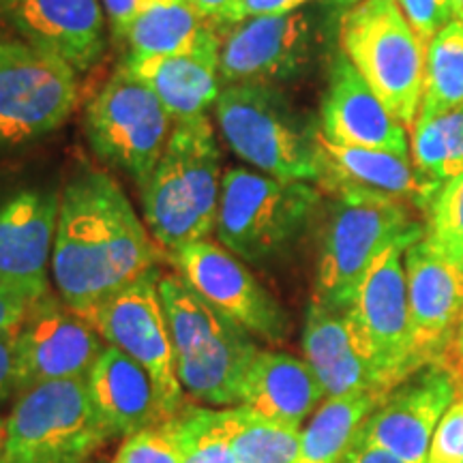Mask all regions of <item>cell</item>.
Instances as JSON below:
<instances>
[{"label":"cell","instance_id":"6","mask_svg":"<svg viewBox=\"0 0 463 463\" xmlns=\"http://www.w3.org/2000/svg\"><path fill=\"white\" fill-rule=\"evenodd\" d=\"M215 114L219 131L236 157L279 181L317 183V129L277 86H225Z\"/></svg>","mask_w":463,"mask_h":463},{"label":"cell","instance_id":"9","mask_svg":"<svg viewBox=\"0 0 463 463\" xmlns=\"http://www.w3.org/2000/svg\"><path fill=\"white\" fill-rule=\"evenodd\" d=\"M172 120L157 95L118 67L86 106L84 129L97 157L142 189L170 140Z\"/></svg>","mask_w":463,"mask_h":463},{"label":"cell","instance_id":"3","mask_svg":"<svg viewBox=\"0 0 463 463\" xmlns=\"http://www.w3.org/2000/svg\"><path fill=\"white\" fill-rule=\"evenodd\" d=\"M159 294L183 391L208 405H239L242 380L260 350L253 335L202 298L178 273H161Z\"/></svg>","mask_w":463,"mask_h":463},{"label":"cell","instance_id":"17","mask_svg":"<svg viewBox=\"0 0 463 463\" xmlns=\"http://www.w3.org/2000/svg\"><path fill=\"white\" fill-rule=\"evenodd\" d=\"M414 354L420 367L444 361L463 317V266L425 234L403 253Z\"/></svg>","mask_w":463,"mask_h":463},{"label":"cell","instance_id":"7","mask_svg":"<svg viewBox=\"0 0 463 463\" xmlns=\"http://www.w3.org/2000/svg\"><path fill=\"white\" fill-rule=\"evenodd\" d=\"M341 52L405 129H412L425 90L427 48L397 0H358L339 24Z\"/></svg>","mask_w":463,"mask_h":463},{"label":"cell","instance_id":"37","mask_svg":"<svg viewBox=\"0 0 463 463\" xmlns=\"http://www.w3.org/2000/svg\"><path fill=\"white\" fill-rule=\"evenodd\" d=\"M17 326L3 328L0 331V405L11 395H17L15 389V339Z\"/></svg>","mask_w":463,"mask_h":463},{"label":"cell","instance_id":"36","mask_svg":"<svg viewBox=\"0 0 463 463\" xmlns=\"http://www.w3.org/2000/svg\"><path fill=\"white\" fill-rule=\"evenodd\" d=\"M307 3H311V0H234L230 7H225L211 22V26L217 33H223L225 28L241 24V22L251 20V17L292 14V11H298Z\"/></svg>","mask_w":463,"mask_h":463},{"label":"cell","instance_id":"4","mask_svg":"<svg viewBox=\"0 0 463 463\" xmlns=\"http://www.w3.org/2000/svg\"><path fill=\"white\" fill-rule=\"evenodd\" d=\"M333 195L317 239L314 303L347 311L373 260L392 242L425 232L399 200L361 191Z\"/></svg>","mask_w":463,"mask_h":463},{"label":"cell","instance_id":"18","mask_svg":"<svg viewBox=\"0 0 463 463\" xmlns=\"http://www.w3.org/2000/svg\"><path fill=\"white\" fill-rule=\"evenodd\" d=\"M0 20L75 71H89L106 52L101 0H0Z\"/></svg>","mask_w":463,"mask_h":463},{"label":"cell","instance_id":"16","mask_svg":"<svg viewBox=\"0 0 463 463\" xmlns=\"http://www.w3.org/2000/svg\"><path fill=\"white\" fill-rule=\"evenodd\" d=\"M103 347L101 335L84 316L62 298L43 294L17 326V395L43 382L86 378Z\"/></svg>","mask_w":463,"mask_h":463},{"label":"cell","instance_id":"26","mask_svg":"<svg viewBox=\"0 0 463 463\" xmlns=\"http://www.w3.org/2000/svg\"><path fill=\"white\" fill-rule=\"evenodd\" d=\"M384 399L378 392L326 399L300 433L298 463H341L354 447L363 422Z\"/></svg>","mask_w":463,"mask_h":463},{"label":"cell","instance_id":"15","mask_svg":"<svg viewBox=\"0 0 463 463\" xmlns=\"http://www.w3.org/2000/svg\"><path fill=\"white\" fill-rule=\"evenodd\" d=\"M317 39L320 31L307 11L251 17L225 28L219 50V78L225 86L288 82L314 61Z\"/></svg>","mask_w":463,"mask_h":463},{"label":"cell","instance_id":"34","mask_svg":"<svg viewBox=\"0 0 463 463\" xmlns=\"http://www.w3.org/2000/svg\"><path fill=\"white\" fill-rule=\"evenodd\" d=\"M427 463H463V384L433 433Z\"/></svg>","mask_w":463,"mask_h":463},{"label":"cell","instance_id":"22","mask_svg":"<svg viewBox=\"0 0 463 463\" xmlns=\"http://www.w3.org/2000/svg\"><path fill=\"white\" fill-rule=\"evenodd\" d=\"M317 161L320 176L317 187L331 194L344 191H361V194H378L399 202H414L427 206L438 184L422 178L410 157L380 148L344 146L322 136L317 129Z\"/></svg>","mask_w":463,"mask_h":463},{"label":"cell","instance_id":"5","mask_svg":"<svg viewBox=\"0 0 463 463\" xmlns=\"http://www.w3.org/2000/svg\"><path fill=\"white\" fill-rule=\"evenodd\" d=\"M314 184L232 167L223 174L215 232L219 245L247 264H270L292 251L320 215Z\"/></svg>","mask_w":463,"mask_h":463},{"label":"cell","instance_id":"44","mask_svg":"<svg viewBox=\"0 0 463 463\" xmlns=\"http://www.w3.org/2000/svg\"><path fill=\"white\" fill-rule=\"evenodd\" d=\"M5 442H7V420L0 416V459L5 455Z\"/></svg>","mask_w":463,"mask_h":463},{"label":"cell","instance_id":"8","mask_svg":"<svg viewBox=\"0 0 463 463\" xmlns=\"http://www.w3.org/2000/svg\"><path fill=\"white\" fill-rule=\"evenodd\" d=\"M112 439L86 378L52 380L20 392L7 419V463H84Z\"/></svg>","mask_w":463,"mask_h":463},{"label":"cell","instance_id":"13","mask_svg":"<svg viewBox=\"0 0 463 463\" xmlns=\"http://www.w3.org/2000/svg\"><path fill=\"white\" fill-rule=\"evenodd\" d=\"M167 260L202 298L247 328L253 337L270 344L288 337L286 309L251 275L245 262L225 247L208 239L194 241L167 253Z\"/></svg>","mask_w":463,"mask_h":463},{"label":"cell","instance_id":"10","mask_svg":"<svg viewBox=\"0 0 463 463\" xmlns=\"http://www.w3.org/2000/svg\"><path fill=\"white\" fill-rule=\"evenodd\" d=\"M78 71L22 39H0V148L39 140L78 103Z\"/></svg>","mask_w":463,"mask_h":463},{"label":"cell","instance_id":"24","mask_svg":"<svg viewBox=\"0 0 463 463\" xmlns=\"http://www.w3.org/2000/svg\"><path fill=\"white\" fill-rule=\"evenodd\" d=\"M86 384L109 438H129L165 420L148 372L118 347H103Z\"/></svg>","mask_w":463,"mask_h":463},{"label":"cell","instance_id":"42","mask_svg":"<svg viewBox=\"0 0 463 463\" xmlns=\"http://www.w3.org/2000/svg\"><path fill=\"white\" fill-rule=\"evenodd\" d=\"M447 358H449V363L457 369V372L463 375V317L459 324V331H457L453 344H450V347H449Z\"/></svg>","mask_w":463,"mask_h":463},{"label":"cell","instance_id":"21","mask_svg":"<svg viewBox=\"0 0 463 463\" xmlns=\"http://www.w3.org/2000/svg\"><path fill=\"white\" fill-rule=\"evenodd\" d=\"M219 50L222 34L208 24L181 54L127 56L120 67L146 84L172 118L181 123L204 116L222 95Z\"/></svg>","mask_w":463,"mask_h":463},{"label":"cell","instance_id":"45","mask_svg":"<svg viewBox=\"0 0 463 463\" xmlns=\"http://www.w3.org/2000/svg\"><path fill=\"white\" fill-rule=\"evenodd\" d=\"M337 3H344V5H350V3H358V0H337Z\"/></svg>","mask_w":463,"mask_h":463},{"label":"cell","instance_id":"27","mask_svg":"<svg viewBox=\"0 0 463 463\" xmlns=\"http://www.w3.org/2000/svg\"><path fill=\"white\" fill-rule=\"evenodd\" d=\"M208 22L189 0H157L137 14L120 42L127 56H170L189 50Z\"/></svg>","mask_w":463,"mask_h":463},{"label":"cell","instance_id":"43","mask_svg":"<svg viewBox=\"0 0 463 463\" xmlns=\"http://www.w3.org/2000/svg\"><path fill=\"white\" fill-rule=\"evenodd\" d=\"M450 14L463 24V0H450Z\"/></svg>","mask_w":463,"mask_h":463},{"label":"cell","instance_id":"41","mask_svg":"<svg viewBox=\"0 0 463 463\" xmlns=\"http://www.w3.org/2000/svg\"><path fill=\"white\" fill-rule=\"evenodd\" d=\"M189 3L194 5V7L198 9V14L211 24L225 7H230V5L234 3V0H189Z\"/></svg>","mask_w":463,"mask_h":463},{"label":"cell","instance_id":"25","mask_svg":"<svg viewBox=\"0 0 463 463\" xmlns=\"http://www.w3.org/2000/svg\"><path fill=\"white\" fill-rule=\"evenodd\" d=\"M322 399L324 391L309 363L288 352L260 347L242 380L239 405L300 430Z\"/></svg>","mask_w":463,"mask_h":463},{"label":"cell","instance_id":"23","mask_svg":"<svg viewBox=\"0 0 463 463\" xmlns=\"http://www.w3.org/2000/svg\"><path fill=\"white\" fill-rule=\"evenodd\" d=\"M303 352L326 399L356 392L386 397L392 391L378 367L358 352L345 311L311 300L303 326Z\"/></svg>","mask_w":463,"mask_h":463},{"label":"cell","instance_id":"35","mask_svg":"<svg viewBox=\"0 0 463 463\" xmlns=\"http://www.w3.org/2000/svg\"><path fill=\"white\" fill-rule=\"evenodd\" d=\"M397 5L425 48L449 22H453L450 0H397Z\"/></svg>","mask_w":463,"mask_h":463},{"label":"cell","instance_id":"2","mask_svg":"<svg viewBox=\"0 0 463 463\" xmlns=\"http://www.w3.org/2000/svg\"><path fill=\"white\" fill-rule=\"evenodd\" d=\"M222 153L208 116L174 125L157 167L140 189L144 223L167 253L215 232Z\"/></svg>","mask_w":463,"mask_h":463},{"label":"cell","instance_id":"40","mask_svg":"<svg viewBox=\"0 0 463 463\" xmlns=\"http://www.w3.org/2000/svg\"><path fill=\"white\" fill-rule=\"evenodd\" d=\"M341 463H408L399 457L386 453V450L375 447H364V444H354Z\"/></svg>","mask_w":463,"mask_h":463},{"label":"cell","instance_id":"19","mask_svg":"<svg viewBox=\"0 0 463 463\" xmlns=\"http://www.w3.org/2000/svg\"><path fill=\"white\" fill-rule=\"evenodd\" d=\"M61 195L22 189L0 202V283L33 298L48 294Z\"/></svg>","mask_w":463,"mask_h":463},{"label":"cell","instance_id":"33","mask_svg":"<svg viewBox=\"0 0 463 463\" xmlns=\"http://www.w3.org/2000/svg\"><path fill=\"white\" fill-rule=\"evenodd\" d=\"M114 463H184V444L174 419L125 438Z\"/></svg>","mask_w":463,"mask_h":463},{"label":"cell","instance_id":"47","mask_svg":"<svg viewBox=\"0 0 463 463\" xmlns=\"http://www.w3.org/2000/svg\"><path fill=\"white\" fill-rule=\"evenodd\" d=\"M0 463H7V461H5V459H0Z\"/></svg>","mask_w":463,"mask_h":463},{"label":"cell","instance_id":"38","mask_svg":"<svg viewBox=\"0 0 463 463\" xmlns=\"http://www.w3.org/2000/svg\"><path fill=\"white\" fill-rule=\"evenodd\" d=\"M34 300L37 298L0 283V331H3V328L15 326V324L24 320Z\"/></svg>","mask_w":463,"mask_h":463},{"label":"cell","instance_id":"30","mask_svg":"<svg viewBox=\"0 0 463 463\" xmlns=\"http://www.w3.org/2000/svg\"><path fill=\"white\" fill-rule=\"evenodd\" d=\"M463 106V24L449 22L427 45L420 114H444Z\"/></svg>","mask_w":463,"mask_h":463},{"label":"cell","instance_id":"12","mask_svg":"<svg viewBox=\"0 0 463 463\" xmlns=\"http://www.w3.org/2000/svg\"><path fill=\"white\" fill-rule=\"evenodd\" d=\"M159 277L157 269L148 270L80 316L92 324L108 345L123 350L146 369L164 419H172L184 405L176 373V350L159 294Z\"/></svg>","mask_w":463,"mask_h":463},{"label":"cell","instance_id":"39","mask_svg":"<svg viewBox=\"0 0 463 463\" xmlns=\"http://www.w3.org/2000/svg\"><path fill=\"white\" fill-rule=\"evenodd\" d=\"M148 0H101L103 14H106L109 28L116 39L123 37L127 26L136 20L137 14L146 7Z\"/></svg>","mask_w":463,"mask_h":463},{"label":"cell","instance_id":"14","mask_svg":"<svg viewBox=\"0 0 463 463\" xmlns=\"http://www.w3.org/2000/svg\"><path fill=\"white\" fill-rule=\"evenodd\" d=\"M461 384L463 375L447 358L419 369L363 422L354 444L382 449L408 463H427L433 433Z\"/></svg>","mask_w":463,"mask_h":463},{"label":"cell","instance_id":"31","mask_svg":"<svg viewBox=\"0 0 463 463\" xmlns=\"http://www.w3.org/2000/svg\"><path fill=\"white\" fill-rule=\"evenodd\" d=\"M425 239L463 266V174L439 184L427 204Z\"/></svg>","mask_w":463,"mask_h":463},{"label":"cell","instance_id":"46","mask_svg":"<svg viewBox=\"0 0 463 463\" xmlns=\"http://www.w3.org/2000/svg\"><path fill=\"white\" fill-rule=\"evenodd\" d=\"M150 3H157V0H148V5H150Z\"/></svg>","mask_w":463,"mask_h":463},{"label":"cell","instance_id":"20","mask_svg":"<svg viewBox=\"0 0 463 463\" xmlns=\"http://www.w3.org/2000/svg\"><path fill=\"white\" fill-rule=\"evenodd\" d=\"M320 131L326 140L344 146L380 148L410 157L408 129L369 89L344 52L335 54L328 71Z\"/></svg>","mask_w":463,"mask_h":463},{"label":"cell","instance_id":"29","mask_svg":"<svg viewBox=\"0 0 463 463\" xmlns=\"http://www.w3.org/2000/svg\"><path fill=\"white\" fill-rule=\"evenodd\" d=\"M410 155L416 172L438 187L463 174V106L444 114H416Z\"/></svg>","mask_w":463,"mask_h":463},{"label":"cell","instance_id":"32","mask_svg":"<svg viewBox=\"0 0 463 463\" xmlns=\"http://www.w3.org/2000/svg\"><path fill=\"white\" fill-rule=\"evenodd\" d=\"M172 419L183 438L184 463H239L215 410L183 408Z\"/></svg>","mask_w":463,"mask_h":463},{"label":"cell","instance_id":"11","mask_svg":"<svg viewBox=\"0 0 463 463\" xmlns=\"http://www.w3.org/2000/svg\"><path fill=\"white\" fill-rule=\"evenodd\" d=\"M416 241L403 239L386 247L369 266L345 311L358 352L378 367L391 389L422 369L414 354L403 266L405 249Z\"/></svg>","mask_w":463,"mask_h":463},{"label":"cell","instance_id":"28","mask_svg":"<svg viewBox=\"0 0 463 463\" xmlns=\"http://www.w3.org/2000/svg\"><path fill=\"white\" fill-rule=\"evenodd\" d=\"M225 439L239 463H298L300 430L234 405L219 412Z\"/></svg>","mask_w":463,"mask_h":463},{"label":"cell","instance_id":"1","mask_svg":"<svg viewBox=\"0 0 463 463\" xmlns=\"http://www.w3.org/2000/svg\"><path fill=\"white\" fill-rule=\"evenodd\" d=\"M161 251L112 176L84 167L58 206L52 277L65 305L86 314L157 269Z\"/></svg>","mask_w":463,"mask_h":463}]
</instances>
